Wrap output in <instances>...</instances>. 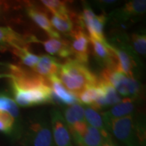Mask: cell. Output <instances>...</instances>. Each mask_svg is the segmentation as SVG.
Here are the masks:
<instances>
[{"instance_id": "13", "label": "cell", "mask_w": 146, "mask_h": 146, "mask_svg": "<svg viewBox=\"0 0 146 146\" xmlns=\"http://www.w3.org/2000/svg\"><path fill=\"white\" fill-rule=\"evenodd\" d=\"M93 53L96 60L104 68H112L116 70V62L112 50L110 49L108 41L101 42L89 37Z\"/></svg>"}, {"instance_id": "22", "label": "cell", "mask_w": 146, "mask_h": 146, "mask_svg": "<svg viewBox=\"0 0 146 146\" xmlns=\"http://www.w3.org/2000/svg\"><path fill=\"white\" fill-rule=\"evenodd\" d=\"M50 22L56 31L62 33L66 36L70 35L74 27L70 16L53 15Z\"/></svg>"}, {"instance_id": "17", "label": "cell", "mask_w": 146, "mask_h": 146, "mask_svg": "<svg viewBox=\"0 0 146 146\" xmlns=\"http://www.w3.org/2000/svg\"><path fill=\"white\" fill-rule=\"evenodd\" d=\"M27 13L32 21L43 29L50 38H61L59 33L56 31L52 27L50 20L45 11L35 6H29L27 8Z\"/></svg>"}, {"instance_id": "29", "label": "cell", "mask_w": 146, "mask_h": 146, "mask_svg": "<svg viewBox=\"0 0 146 146\" xmlns=\"http://www.w3.org/2000/svg\"><path fill=\"white\" fill-rule=\"evenodd\" d=\"M102 146H120L119 144L116 143V141L113 139V137L110 135L103 137V143Z\"/></svg>"}, {"instance_id": "19", "label": "cell", "mask_w": 146, "mask_h": 146, "mask_svg": "<svg viewBox=\"0 0 146 146\" xmlns=\"http://www.w3.org/2000/svg\"><path fill=\"white\" fill-rule=\"evenodd\" d=\"M84 109H85V112H84L85 120L89 126L98 129L101 132L103 137L110 135L106 130L103 118L99 111L92 108L90 106H86Z\"/></svg>"}, {"instance_id": "28", "label": "cell", "mask_w": 146, "mask_h": 146, "mask_svg": "<svg viewBox=\"0 0 146 146\" xmlns=\"http://www.w3.org/2000/svg\"><path fill=\"white\" fill-rule=\"evenodd\" d=\"M15 120L6 112H0V133L12 135L15 131Z\"/></svg>"}, {"instance_id": "9", "label": "cell", "mask_w": 146, "mask_h": 146, "mask_svg": "<svg viewBox=\"0 0 146 146\" xmlns=\"http://www.w3.org/2000/svg\"><path fill=\"white\" fill-rule=\"evenodd\" d=\"M49 116L55 146H73L68 126L62 113L54 108L50 110Z\"/></svg>"}, {"instance_id": "26", "label": "cell", "mask_w": 146, "mask_h": 146, "mask_svg": "<svg viewBox=\"0 0 146 146\" xmlns=\"http://www.w3.org/2000/svg\"><path fill=\"white\" fill-rule=\"evenodd\" d=\"M14 54L18 56L22 63L31 69L34 68L39 60V56L29 52L28 47L21 48L20 50L14 51Z\"/></svg>"}, {"instance_id": "30", "label": "cell", "mask_w": 146, "mask_h": 146, "mask_svg": "<svg viewBox=\"0 0 146 146\" xmlns=\"http://www.w3.org/2000/svg\"><path fill=\"white\" fill-rule=\"evenodd\" d=\"M97 3H98V4L100 5H102V6L104 7V8H105L106 5H113V4H115L116 2V1H114V0H108V1H107V0H106V1H97Z\"/></svg>"}, {"instance_id": "12", "label": "cell", "mask_w": 146, "mask_h": 146, "mask_svg": "<svg viewBox=\"0 0 146 146\" xmlns=\"http://www.w3.org/2000/svg\"><path fill=\"white\" fill-rule=\"evenodd\" d=\"M146 10L145 0H133L126 3L122 8L112 11L110 16L120 25L138 19Z\"/></svg>"}, {"instance_id": "8", "label": "cell", "mask_w": 146, "mask_h": 146, "mask_svg": "<svg viewBox=\"0 0 146 146\" xmlns=\"http://www.w3.org/2000/svg\"><path fill=\"white\" fill-rule=\"evenodd\" d=\"M72 141L76 146H102L103 137L98 129L86 121L79 122L68 127Z\"/></svg>"}, {"instance_id": "18", "label": "cell", "mask_w": 146, "mask_h": 146, "mask_svg": "<svg viewBox=\"0 0 146 146\" xmlns=\"http://www.w3.org/2000/svg\"><path fill=\"white\" fill-rule=\"evenodd\" d=\"M60 65L61 64L54 56L43 55L39 56V62L32 70L37 75L48 78L53 75L58 76Z\"/></svg>"}, {"instance_id": "25", "label": "cell", "mask_w": 146, "mask_h": 146, "mask_svg": "<svg viewBox=\"0 0 146 146\" xmlns=\"http://www.w3.org/2000/svg\"><path fill=\"white\" fill-rule=\"evenodd\" d=\"M0 112L8 113L14 120L19 117V110L14 100L1 94H0Z\"/></svg>"}, {"instance_id": "21", "label": "cell", "mask_w": 146, "mask_h": 146, "mask_svg": "<svg viewBox=\"0 0 146 146\" xmlns=\"http://www.w3.org/2000/svg\"><path fill=\"white\" fill-rule=\"evenodd\" d=\"M84 112V108L78 103L66 108L64 110L63 116L68 127L79 122L85 121Z\"/></svg>"}, {"instance_id": "20", "label": "cell", "mask_w": 146, "mask_h": 146, "mask_svg": "<svg viewBox=\"0 0 146 146\" xmlns=\"http://www.w3.org/2000/svg\"><path fill=\"white\" fill-rule=\"evenodd\" d=\"M98 83L103 89V96L106 102L108 108L112 107L113 106L117 104L123 100L122 97L109 82L99 76L98 77Z\"/></svg>"}, {"instance_id": "7", "label": "cell", "mask_w": 146, "mask_h": 146, "mask_svg": "<svg viewBox=\"0 0 146 146\" xmlns=\"http://www.w3.org/2000/svg\"><path fill=\"white\" fill-rule=\"evenodd\" d=\"M108 19L105 14L96 15L88 3L83 4L82 13L77 16L76 25L82 29H86L89 36L101 42H106L104 36V27Z\"/></svg>"}, {"instance_id": "10", "label": "cell", "mask_w": 146, "mask_h": 146, "mask_svg": "<svg viewBox=\"0 0 146 146\" xmlns=\"http://www.w3.org/2000/svg\"><path fill=\"white\" fill-rule=\"evenodd\" d=\"M70 46L74 60L87 64L89 56V37L79 26L74 27L70 35Z\"/></svg>"}, {"instance_id": "4", "label": "cell", "mask_w": 146, "mask_h": 146, "mask_svg": "<svg viewBox=\"0 0 146 146\" xmlns=\"http://www.w3.org/2000/svg\"><path fill=\"white\" fill-rule=\"evenodd\" d=\"M108 43L116 59V70L138 80L142 64L137 54L129 44L127 36L123 34L116 35Z\"/></svg>"}, {"instance_id": "2", "label": "cell", "mask_w": 146, "mask_h": 146, "mask_svg": "<svg viewBox=\"0 0 146 146\" xmlns=\"http://www.w3.org/2000/svg\"><path fill=\"white\" fill-rule=\"evenodd\" d=\"M106 130L125 146H146L145 117L142 113L135 112L125 117L104 118Z\"/></svg>"}, {"instance_id": "23", "label": "cell", "mask_w": 146, "mask_h": 146, "mask_svg": "<svg viewBox=\"0 0 146 146\" xmlns=\"http://www.w3.org/2000/svg\"><path fill=\"white\" fill-rule=\"evenodd\" d=\"M103 94V89L98 85H93L84 89L76 98L78 102L85 106H92L99 97Z\"/></svg>"}, {"instance_id": "27", "label": "cell", "mask_w": 146, "mask_h": 146, "mask_svg": "<svg viewBox=\"0 0 146 146\" xmlns=\"http://www.w3.org/2000/svg\"><path fill=\"white\" fill-rule=\"evenodd\" d=\"M131 42L133 50L137 54L145 56L146 54V35L143 32L135 33L131 35Z\"/></svg>"}, {"instance_id": "24", "label": "cell", "mask_w": 146, "mask_h": 146, "mask_svg": "<svg viewBox=\"0 0 146 146\" xmlns=\"http://www.w3.org/2000/svg\"><path fill=\"white\" fill-rule=\"evenodd\" d=\"M41 3L53 14L58 16H70V12L66 1L59 0H43Z\"/></svg>"}, {"instance_id": "16", "label": "cell", "mask_w": 146, "mask_h": 146, "mask_svg": "<svg viewBox=\"0 0 146 146\" xmlns=\"http://www.w3.org/2000/svg\"><path fill=\"white\" fill-rule=\"evenodd\" d=\"M38 43H42L45 50L50 54V56H56L60 58H65L66 60L72 56L70 43L67 40L61 38H50L45 41H38Z\"/></svg>"}, {"instance_id": "6", "label": "cell", "mask_w": 146, "mask_h": 146, "mask_svg": "<svg viewBox=\"0 0 146 146\" xmlns=\"http://www.w3.org/2000/svg\"><path fill=\"white\" fill-rule=\"evenodd\" d=\"M100 77L109 82L120 96L141 102L143 100V87L135 78L129 77L115 69L104 68Z\"/></svg>"}, {"instance_id": "1", "label": "cell", "mask_w": 146, "mask_h": 146, "mask_svg": "<svg viewBox=\"0 0 146 146\" xmlns=\"http://www.w3.org/2000/svg\"><path fill=\"white\" fill-rule=\"evenodd\" d=\"M12 89L16 104L28 108L53 103L52 89L47 78L35 72H26L12 66Z\"/></svg>"}, {"instance_id": "3", "label": "cell", "mask_w": 146, "mask_h": 146, "mask_svg": "<svg viewBox=\"0 0 146 146\" xmlns=\"http://www.w3.org/2000/svg\"><path fill=\"white\" fill-rule=\"evenodd\" d=\"M58 76L67 90L76 97L87 87L98 83V76L89 70L87 64L71 58L61 64Z\"/></svg>"}, {"instance_id": "14", "label": "cell", "mask_w": 146, "mask_h": 146, "mask_svg": "<svg viewBox=\"0 0 146 146\" xmlns=\"http://www.w3.org/2000/svg\"><path fill=\"white\" fill-rule=\"evenodd\" d=\"M47 79L52 89L53 103L56 102L58 104L66 106H71L78 103L76 97L67 90L57 75H53Z\"/></svg>"}, {"instance_id": "31", "label": "cell", "mask_w": 146, "mask_h": 146, "mask_svg": "<svg viewBox=\"0 0 146 146\" xmlns=\"http://www.w3.org/2000/svg\"><path fill=\"white\" fill-rule=\"evenodd\" d=\"M12 77H13V75L12 74H0V78H9L11 79Z\"/></svg>"}, {"instance_id": "5", "label": "cell", "mask_w": 146, "mask_h": 146, "mask_svg": "<svg viewBox=\"0 0 146 146\" xmlns=\"http://www.w3.org/2000/svg\"><path fill=\"white\" fill-rule=\"evenodd\" d=\"M21 140L25 146H55L50 116L46 112L37 111L29 118Z\"/></svg>"}, {"instance_id": "15", "label": "cell", "mask_w": 146, "mask_h": 146, "mask_svg": "<svg viewBox=\"0 0 146 146\" xmlns=\"http://www.w3.org/2000/svg\"><path fill=\"white\" fill-rule=\"evenodd\" d=\"M140 102L131 98H125L117 104L113 106L108 111L101 113L102 118L107 119H115L125 117L136 112L137 107Z\"/></svg>"}, {"instance_id": "11", "label": "cell", "mask_w": 146, "mask_h": 146, "mask_svg": "<svg viewBox=\"0 0 146 146\" xmlns=\"http://www.w3.org/2000/svg\"><path fill=\"white\" fill-rule=\"evenodd\" d=\"M35 36H25L9 27H0V51H14L27 47L30 43H36Z\"/></svg>"}]
</instances>
